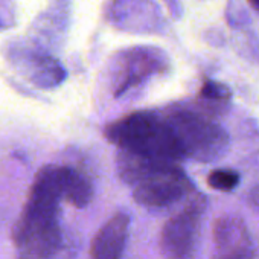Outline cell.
Here are the masks:
<instances>
[{
  "mask_svg": "<svg viewBox=\"0 0 259 259\" xmlns=\"http://www.w3.org/2000/svg\"><path fill=\"white\" fill-rule=\"evenodd\" d=\"M61 200L60 166L48 165L38 171L14 227L13 241L19 259H52L70 241L60 223Z\"/></svg>",
  "mask_w": 259,
  "mask_h": 259,
  "instance_id": "cell-1",
  "label": "cell"
},
{
  "mask_svg": "<svg viewBox=\"0 0 259 259\" xmlns=\"http://www.w3.org/2000/svg\"><path fill=\"white\" fill-rule=\"evenodd\" d=\"M105 138L120 150L162 162L183 159L180 147L165 117L148 111L128 114L105 128Z\"/></svg>",
  "mask_w": 259,
  "mask_h": 259,
  "instance_id": "cell-2",
  "label": "cell"
},
{
  "mask_svg": "<svg viewBox=\"0 0 259 259\" xmlns=\"http://www.w3.org/2000/svg\"><path fill=\"white\" fill-rule=\"evenodd\" d=\"M165 120L180 147L183 159L212 162L227 151V133L220 125L195 111L174 110L165 116Z\"/></svg>",
  "mask_w": 259,
  "mask_h": 259,
  "instance_id": "cell-3",
  "label": "cell"
},
{
  "mask_svg": "<svg viewBox=\"0 0 259 259\" xmlns=\"http://www.w3.org/2000/svg\"><path fill=\"white\" fill-rule=\"evenodd\" d=\"M204 206V198L197 195L165 223L160 233V250L166 259H191L194 256Z\"/></svg>",
  "mask_w": 259,
  "mask_h": 259,
  "instance_id": "cell-4",
  "label": "cell"
},
{
  "mask_svg": "<svg viewBox=\"0 0 259 259\" xmlns=\"http://www.w3.org/2000/svg\"><path fill=\"white\" fill-rule=\"evenodd\" d=\"M192 191V183L176 165H166L135 185L133 198L148 209H165L183 200Z\"/></svg>",
  "mask_w": 259,
  "mask_h": 259,
  "instance_id": "cell-5",
  "label": "cell"
},
{
  "mask_svg": "<svg viewBox=\"0 0 259 259\" xmlns=\"http://www.w3.org/2000/svg\"><path fill=\"white\" fill-rule=\"evenodd\" d=\"M215 253L212 259H251L253 241L242 221L235 215H223L213 224Z\"/></svg>",
  "mask_w": 259,
  "mask_h": 259,
  "instance_id": "cell-6",
  "label": "cell"
},
{
  "mask_svg": "<svg viewBox=\"0 0 259 259\" xmlns=\"http://www.w3.org/2000/svg\"><path fill=\"white\" fill-rule=\"evenodd\" d=\"M130 229L128 213L119 212L110 218L92 241V259H122Z\"/></svg>",
  "mask_w": 259,
  "mask_h": 259,
  "instance_id": "cell-7",
  "label": "cell"
},
{
  "mask_svg": "<svg viewBox=\"0 0 259 259\" xmlns=\"http://www.w3.org/2000/svg\"><path fill=\"white\" fill-rule=\"evenodd\" d=\"M60 179H61V191L63 200L69 201L72 206L82 209L85 207L93 197V186L87 177L79 174L78 171L60 166Z\"/></svg>",
  "mask_w": 259,
  "mask_h": 259,
  "instance_id": "cell-8",
  "label": "cell"
},
{
  "mask_svg": "<svg viewBox=\"0 0 259 259\" xmlns=\"http://www.w3.org/2000/svg\"><path fill=\"white\" fill-rule=\"evenodd\" d=\"M200 99L203 101V104L210 108V110H220L224 108L230 99V92L226 85L217 82V81H210L207 79L200 92Z\"/></svg>",
  "mask_w": 259,
  "mask_h": 259,
  "instance_id": "cell-9",
  "label": "cell"
},
{
  "mask_svg": "<svg viewBox=\"0 0 259 259\" xmlns=\"http://www.w3.org/2000/svg\"><path fill=\"white\" fill-rule=\"evenodd\" d=\"M207 183L212 189L229 192L239 183V174L232 169H215L209 174Z\"/></svg>",
  "mask_w": 259,
  "mask_h": 259,
  "instance_id": "cell-10",
  "label": "cell"
},
{
  "mask_svg": "<svg viewBox=\"0 0 259 259\" xmlns=\"http://www.w3.org/2000/svg\"><path fill=\"white\" fill-rule=\"evenodd\" d=\"M250 203L259 209V186H256L250 194Z\"/></svg>",
  "mask_w": 259,
  "mask_h": 259,
  "instance_id": "cell-11",
  "label": "cell"
},
{
  "mask_svg": "<svg viewBox=\"0 0 259 259\" xmlns=\"http://www.w3.org/2000/svg\"><path fill=\"white\" fill-rule=\"evenodd\" d=\"M248 4H250L256 11H259V0H248Z\"/></svg>",
  "mask_w": 259,
  "mask_h": 259,
  "instance_id": "cell-12",
  "label": "cell"
}]
</instances>
